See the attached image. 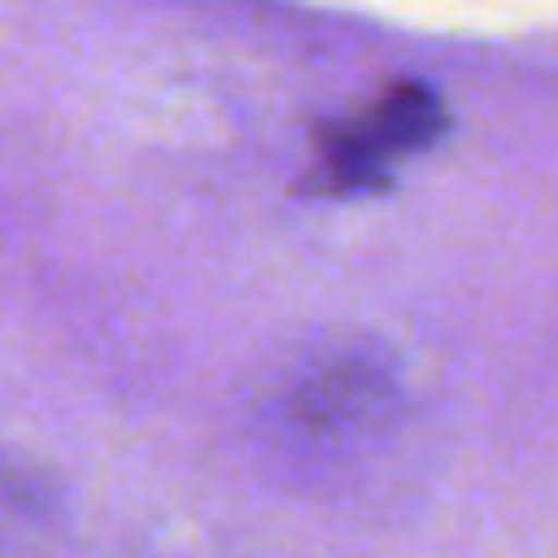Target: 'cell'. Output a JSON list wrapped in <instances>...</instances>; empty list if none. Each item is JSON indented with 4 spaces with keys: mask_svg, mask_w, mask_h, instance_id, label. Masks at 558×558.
Wrapping results in <instances>:
<instances>
[{
    "mask_svg": "<svg viewBox=\"0 0 558 558\" xmlns=\"http://www.w3.org/2000/svg\"><path fill=\"white\" fill-rule=\"evenodd\" d=\"M433 126H438V105L422 88H395L362 121H351L329 137V175L373 181V175L395 170L405 154H416L433 137Z\"/></svg>",
    "mask_w": 558,
    "mask_h": 558,
    "instance_id": "obj_1",
    "label": "cell"
}]
</instances>
